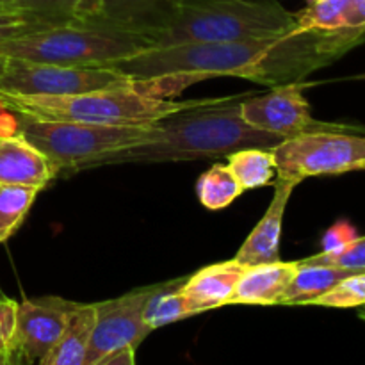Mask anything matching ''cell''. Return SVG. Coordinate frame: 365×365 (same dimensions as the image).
Wrapping results in <instances>:
<instances>
[{"mask_svg":"<svg viewBox=\"0 0 365 365\" xmlns=\"http://www.w3.org/2000/svg\"><path fill=\"white\" fill-rule=\"evenodd\" d=\"M364 41L360 32L294 29L274 38L150 48L109 68L163 98H173L187 86L214 77H239L277 88L303 82Z\"/></svg>","mask_w":365,"mask_h":365,"instance_id":"obj_1","label":"cell"},{"mask_svg":"<svg viewBox=\"0 0 365 365\" xmlns=\"http://www.w3.org/2000/svg\"><path fill=\"white\" fill-rule=\"evenodd\" d=\"M242 96L207 98L200 106L163 118L153 123L148 141L109 153L91 168L217 159L252 146L274 148L280 145L284 138L257 130L242 120L239 110Z\"/></svg>","mask_w":365,"mask_h":365,"instance_id":"obj_2","label":"cell"},{"mask_svg":"<svg viewBox=\"0 0 365 365\" xmlns=\"http://www.w3.org/2000/svg\"><path fill=\"white\" fill-rule=\"evenodd\" d=\"M294 29L296 13L277 0H177L141 36L164 48L274 38Z\"/></svg>","mask_w":365,"mask_h":365,"instance_id":"obj_3","label":"cell"},{"mask_svg":"<svg viewBox=\"0 0 365 365\" xmlns=\"http://www.w3.org/2000/svg\"><path fill=\"white\" fill-rule=\"evenodd\" d=\"M205 100L178 102L153 96L139 89L134 81L118 88L71 96H0V103L7 109L27 116L106 127H148L163 118L200 106Z\"/></svg>","mask_w":365,"mask_h":365,"instance_id":"obj_4","label":"cell"},{"mask_svg":"<svg viewBox=\"0 0 365 365\" xmlns=\"http://www.w3.org/2000/svg\"><path fill=\"white\" fill-rule=\"evenodd\" d=\"M150 48L139 32L103 20H86L0 43V56L29 63L109 68Z\"/></svg>","mask_w":365,"mask_h":365,"instance_id":"obj_5","label":"cell"},{"mask_svg":"<svg viewBox=\"0 0 365 365\" xmlns=\"http://www.w3.org/2000/svg\"><path fill=\"white\" fill-rule=\"evenodd\" d=\"M11 110V109H9ZM16 118V134L45 153L56 166L57 177L89 170L102 157L128 146L141 145L153 134L148 127H106L75 121L41 120L11 110Z\"/></svg>","mask_w":365,"mask_h":365,"instance_id":"obj_6","label":"cell"},{"mask_svg":"<svg viewBox=\"0 0 365 365\" xmlns=\"http://www.w3.org/2000/svg\"><path fill=\"white\" fill-rule=\"evenodd\" d=\"M278 178L296 185L317 175H339L365 168V135L348 128L305 132L273 148Z\"/></svg>","mask_w":365,"mask_h":365,"instance_id":"obj_7","label":"cell"},{"mask_svg":"<svg viewBox=\"0 0 365 365\" xmlns=\"http://www.w3.org/2000/svg\"><path fill=\"white\" fill-rule=\"evenodd\" d=\"M130 82V78L113 68L7 59L0 77V96H71Z\"/></svg>","mask_w":365,"mask_h":365,"instance_id":"obj_8","label":"cell"},{"mask_svg":"<svg viewBox=\"0 0 365 365\" xmlns=\"http://www.w3.org/2000/svg\"><path fill=\"white\" fill-rule=\"evenodd\" d=\"M155 289L157 284L146 285L118 298L95 303V328L84 365H95L121 349H138L152 334V328L145 323V309Z\"/></svg>","mask_w":365,"mask_h":365,"instance_id":"obj_9","label":"cell"},{"mask_svg":"<svg viewBox=\"0 0 365 365\" xmlns=\"http://www.w3.org/2000/svg\"><path fill=\"white\" fill-rule=\"evenodd\" d=\"M303 82L271 88L266 95H253L239 103L241 116L250 127L289 139L305 132L344 128L342 125L319 121L310 113L303 95Z\"/></svg>","mask_w":365,"mask_h":365,"instance_id":"obj_10","label":"cell"},{"mask_svg":"<svg viewBox=\"0 0 365 365\" xmlns=\"http://www.w3.org/2000/svg\"><path fill=\"white\" fill-rule=\"evenodd\" d=\"M78 303L59 296L24 299L18 303L16 351L36 365L56 346Z\"/></svg>","mask_w":365,"mask_h":365,"instance_id":"obj_11","label":"cell"},{"mask_svg":"<svg viewBox=\"0 0 365 365\" xmlns=\"http://www.w3.org/2000/svg\"><path fill=\"white\" fill-rule=\"evenodd\" d=\"M57 177L48 157L20 134L0 138V184L41 191Z\"/></svg>","mask_w":365,"mask_h":365,"instance_id":"obj_12","label":"cell"},{"mask_svg":"<svg viewBox=\"0 0 365 365\" xmlns=\"http://www.w3.org/2000/svg\"><path fill=\"white\" fill-rule=\"evenodd\" d=\"M245 267V264L232 259L210 264L185 278L180 287V294L187 307L189 316L230 305Z\"/></svg>","mask_w":365,"mask_h":365,"instance_id":"obj_13","label":"cell"},{"mask_svg":"<svg viewBox=\"0 0 365 365\" xmlns=\"http://www.w3.org/2000/svg\"><path fill=\"white\" fill-rule=\"evenodd\" d=\"M296 184L285 178H277L274 182V195L271 198L269 207L262 220L257 223L252 234L246 237L234 259L245 266H255V264L277 262L280 259V237L282 223H284L285 209H287L289 198L294 191Z\"/></svg>","mask_w":365,"mask_h":365,"instance_id":"obj_14","label":"cell"},{"mask_svg":"<svg viewBox=\"0 0 365 365\" xmlns=\"http://www.w3.org/2000/svg\"><path fill=\"white\" fill-rule=\"evenodd\" d=\"M296 269L298 262L284 260L246 266L230 305H280Z\"/></svg>","mask_w":365,"mask_h":365,"instance_id":"obj_15","label":"cell"},{"mask_svg":"<svg viewBox=\"0 0 365 365\" xmlns=\"http://www.w3.org/2000/svg\"><path fill=\"white\" fill-rule=\"evenodd\" d=\"M296 29L365 34V0H314L296 13Z\"/></svg>","mask_w":365,"mask_h":365,"instance_id":"obj_16","label":"cell"},{"mask_svg":"<svg viewBox=\"0 0 365 365\" xmlns=\"http://www.w3.org/2000/svg\"><path fill=\"white\" fill-rule=\"evenodd\" d=\"M95 319V303H78L59 341L38 365H84Z\"/></svg>","mask_w":365,"mask_h":365,"instance_id":"obj_17","label":"cell"},{"mask_svg":"<svg viewBox=\"0 0 365 365\" xmlns=\"http://www.w3.org/2000/svg\"><path fill=\"white\" fill-rule=\"evenodd\" d=\"M359 271L341 269L323 264H305L299 260L298 269L289 284L287 291L282 296L280 305H310L316 298L334 287L342 278Z\"/></svg>","mask_w":365,"mask_h":365,"instance_id":"obj_18","label":"cell"},{"mask_svg":"<svg viewBox=\"0 0 365 365\" xmlns=\"http://www.w3.org/2000/svg\"><path fill=\"white\" fill-rule=\"evenodd\" d=\"M177 0H106L98 20L130 29L141 34L155 24Z\"/></svg>","mask_w":365,"mask_h":365,"instance_id":"obj_19","label":"cell"},{"mask_svg":"<svg viewBox=\"0 0 365 365\" xmlns=\"http://www.w3.org/2000/svg\"><path fill=\"white\" fill-rule=\"evenodd\" d=\"M228 170L245 191L273 184L277 173L273 148H242L227 157Z\"/></svg>","mask_w":365,"mask_h":365,"instance_id":"obj_20","label":"cell"},{"mask_svg":"<svg viewBox=\"0 0 365 365\" xmlns=\"http://www.w3.org/2000/svg\"><path fill=\"white\" fill-rule=\"evenodd\" d=\"M185 278L187 277L157 284L155 292L148 299L145 309V323L152 328V331L189 317L187 307L180 294V287Z\"/></svg>","mask_w":365,"mask_h":365,"instance_id":"obj_21","label":"cell"},{"mask_svg":"<svg viewBox=\"0 0 365 365\" xmlns=\"http://www.w3.org/2000/svg\"><path fill=\"white\" fill-rule=\"evenodd\" d=\"M245 189L241 187L227 164H214L196 182V196L209 210H221L230 205Z\"/></svg>","mask_w":365,"mask_h":365,"instance_id":"obj_22","label":"cell"},{"mask_svg":"<svg viewBox=\"0 0 365 365\" xmlns=\"http://www.w3.org/2000/svg\"><path fill=\"white\" fill-rule=\"evenodd\" d=\"M38 195V189L0 184V245L20 228Z\"/></svg>","mask_w":365,"mask_h":365,"instance_id":"obj_23","label":"cell"},{"mask_svg":"<svg viewBox=\"0 0 365 365\" xmlns=\"http://www.w3.org/2000/svg\"><path fill=\"white\" fill-rule=\"evenodd\" d=\"M310 305L330 307V309H359L365 305V271L342 278L339 284L328 289Z\"/></svg>","mask_w":365,"mask_h":365,"instance_id":"obj_24","label":"cell"},{"mask_svg":"<svg viewBox=\"0 0 365 365\" xmlns=\"http://www.w3.org/2000/svg\"><path fill=\"white\" fill-rule=\"evenodd\" d=\"M81 0H13L14 9L36 14L52 27L78 21Z\"/></svg>","mask_w":365,"mask_h":365,"instance_id":"obj_25","label":"cell"},{"mask_svg":"<svg viewBox=\"0 0 365 365\" xmlns=\"http://www.w3.org/2000/svg\"><path fill=\"white\" fill-rule=\"evenodd\" d=\"M52 25L36 14L20 9H0V43L24 38L34 32L45 31Z\"/></svg>","mask_w":365,"mask_h":365,"instance_id":"obj_26","label":"cell"},{"mask_svg":"<svg viewBox=\"0 0 365 365\" xmlns=\"http://www.w3.org/2000/svg\"><path fill=\"white\" fill-rule=\"evenodd\" d=\"M305 264H323V266L341 267L349 271H365V235L353 239L351 242L337 252L316 253V255L303 259Z\"/></svg>","mask_w":365,"mask_h":365,"instance_id":"obj_27","label":"cell"},{"mask_svg":"<svg viewBox=\"0 0 365 365\" xmlns=\"http://www.w3.org/2000/svg\"><path fill=\"white\" fill-rule=\"evenodd\" d=\"M18 303L11 298L0 302V353L16 351Z\"/></svg>","mask_w":365,"mask_h":365,"instance_id":"obj_28","label":"cell"},{"mask_svg":"<svg viewBox=\"0 0 365 365\" xmlns=\"http://www.w3.org/2000/svg\"><path fill=\"white\" fill-rule=\"evenodd\" d=\"M356 230L348 223V221H341V223L334 225L330 230L324 234L323 237V253H330V252H337V250L344 248L348 242H351L353 239H356Z\"/></svg>","mask_w":365,"mask_h":365,"instance_id":"obj_29","label":"cell"},{"mask_svg":"<svg viewBox=\"0 0 365 365\" xmlns=\"http://www.w3.org/2000/svg\"><path fill=\"white\" fill-rule=\"evenodd\" d=\"M103 2L106 0H81V6H78V21L98 20L103 13Z\"/></svg>","mask_w":365,"mask_h":365,"instance_id":"obj_30","label":"cell"},{"mask_svg":"<svg viewBox=\"0 0 365 365\" xmlns=\"http://www.w3.org/2000/svg\"><path fill=\"white\" fill-rule=\"evenodd\" d=\"M95 365H135V349L127 348L106 356Z\"/></svg>","mask_w":365,"mask_h":365,"instance_id":"obj_31","label":"cell"},{"mask_svg":"<svg viewBox=\"0 0 365 365\" xmlns=\"http://www.w3.org/2000/svg\"><path fill=\"white\" fill-rule=\"evenodd\" d=\"M0 365H32L29 364L18 351L0 353Z\"/></svg>","mask_w":365,"mask_h":365,"instance_id":"obj_32","label":"cell"},{"mask_svg":"<svg viewBox=\"0 0 365 365\" xmlns=\"http://www.w3.org/2000/svg\"><path fill=\"white\" fill-rule=\"evenodd\" d=\"M6 64H7V59H6V57L0 56V77H2L4 70H6Z\"/></svg>","mask_w":365,"mask_h":365,"instance_id":"obj_33","label":"cell"},{"mask_svg":"<svg viewBox=\"0 0 365 365\" xmlns=\"http://www.w3.org/2000/svg\"><path fill=\"white\" fill-rule=\"evenodd\" d=\"M359 317H360V319L365 321V305L359 307Z\"/></svg>","mask_w":365,"mask_h":365,"instance_id":"obj_34","label":"cell"},{"mask_svg":"<svg viewBox=\"0 0 365 365\" xmlns=\"http://www.w3.org/2000/svg\"><path fill=\"white\" fill-rule=\"evenodd\" d=\"M4 298H7V296L6 294H4V291H2V289H0V302H2V299Z\"/></svg>","mask_w":365,"mask_h":365,"instance_id":"obj_35","label":"cell"},{"mask_svg":"<svg viewBox=\"0 0 365 365\" xmlns=\"http://www.w3.org/2000/svg\"><path fill=\"white\" fill-rule=\"evenodd\" d=\"M310 2H314V0H310Z\"/></svg>","mask_w":365,"mask_h":365,"instance_id":"obj_36","label":"cell"},{"mask_svg":"<svg viewBox=\"0 0 365 365\" xmlns=\"http://www.w3.org/2000/svg\"><path fill=\"white\" fill-rule=\"evenodd\" d=\"M364 170H365V168H364Z\"/></svg>","mask_w":365,"mask_h":365,"instance_id":"obj_37","label":"cell"}]
</instances>
